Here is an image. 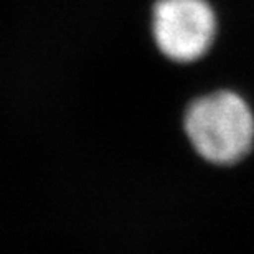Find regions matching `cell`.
<instances>
[{
  "instance_id": "6da1fadb",
  "label": "cell",
  "mask_w": 254,
  "mask_h": 254,
  "mask_svg": "<svg viewBox=\"0 0 254 254\" xmlns=\"http://www.w3.org/2000/svg\"><path fill=\"white\" fill-rule=\"evenodd\" d=\"M191 150L216 167L241 162L254 145V114L241 94L218 89L191 99L182 116Z\"/></svg>"
},
{
  "instance_id": "7a4b0ae2",
  "label": "cell",
  "mask_w": 254,
  "mask_h": 254,
  "mask_svg": "<svg viewBox=\"0 0 254 254\" xmlns=\"http://www.w3.org/2000/svg\"><path fill=\"white\" fill-rule=\"evenodd\" d=\"M216 15L206 0H157L152 8V40L165 60L190 64L210 52Z\"/></svg>"
}]
</instances>
